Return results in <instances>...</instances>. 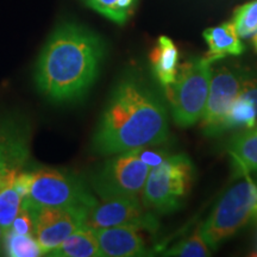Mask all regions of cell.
Listing matches in <instances>:
<instances>
[{
  "mask_svg": "<svg viewBox=\"0 0 257 257\" xmlns=\"http://www.w3.org/2000/svg\"><path fill=\"white\" fill-rule=\"evenodd\" d=\"M169 136L168 112L160 95L137 76L115 86L96 127L93 148L102 155L155 147Z\"/></svg>",
  "mask_w": 257,
  "mask_h": 257,
  "instance_id": "6da1fadb",
  "label": "cell"
},
{
  "mask_svg": "<svg viewBox=\"0 0 257 257\" xmlns=\"http://www.w3.org/2000/svg\"><path fill=\"white\" fill-rule=\"evenodd\" d=\"M102 56L104 46L95 34L76 24L61 25L38 60V88L55 101L81 98L96 79Z\"/></svg>",
  "mask_w": 257,
  "mask_h": 257,
  "instance_id": "7a4b0ae2",
  "label": "cell"
},
{
  "mask_svg": "<svg viewBox=\"0 0 257 257\" xmlns=\"http://www.w3.org/2000/svg\"><path fill=\"white\" fill-rule=\"evenodd\" d=\"M244 178L221 197L210 217L201 224L202 234L212 250L232 237L246 225L257 221V185Z\"/></svg>",
  "mask_w": 257,
  "mask_h": 257,
  "instance_id": "3957f363",
  "label": "cell"
},
{
  "mask_svg": "<svg viewBox=\"0 0 257 257\" xmlns=\"http://www.w3.org/2000/svg\"><path fill=\"white\" fill-rule=\"evenodd\" d=\"M194 166L186 154L168 155L148 174L142 202L148 210L169 213L181 206L192 188Z\"/></svg>",
  "mask_w": 257,
  "mask_h": 257,
  "instance_id": "277c9868",
  "label": "cell"
},
{
  "mask_svg": "<svg viewBox=\"0 0 257 257\" xmlns=\"http://www.w3.org/2000/svg\"><path fill=\"white\" fill-rule=\"evenodd\" d=\"M211 66L204 56L188 60L179 67L175 81L165 89L178 126H192L202 118L210 92Z\"/></svg>",
  "mask_w": 257,
  "mask_h": 257,
  "instance_id": "5b68a950",
  "label": "cell"
},
{
  "mask_svg": "<svg viewBox=\"0 0 257 257\" xmlns=\"http://www.w3.org/2000/svg\"><path fill=\"white\" fill-rule=\"evenodd\" d=\"M96 198L81 180L72 173L57 168L32 172V184L22 202L27 207H83L89 210Z\"/></svg>",
  "mask_w": 257,
  "mask_h": 257,
  "instance_id": "8992f818",
  "label": "cell"
},
{
  "mask_svg": "<svg viewBox=\"0 0 257 257\" xmlns=\"http://www.w3.org/2000/svg\"><path fill=\"white\" fill-rule=\"evenodd\" d=\"M150 169L140 157V149L114 154L93 176V188L99 198H140Z\"/></svg>",
  "mask_w": 257,
  "mask_h": 257,
  "instance_id": "52a82bcc",
  "label": "cell"
},
{
  "mask_svg": "<svg viewBox=\"0 0 257 257\" xmlns=\"http://www.w3.org/2000/svg\"><path fill=\"white\" fill-rule=\"evenodd\" d=\"M250 69L238 66H223L212 69L206 106L201 118L202 131L207 136H218L225 115L238 98Z\"/></svg>",
  "mask_w": 257,
  "mask_h": 257,
  "instance_id": "ba28073f",
  "label": "cell"
},
{
  "mask_svg": "<svg viewBox=\"0 0 257 257\" xmlns=\"http://www.w3.org/2000/svg\"><path fill=\"white\" fill-rule=\"evenodd\" d=\"M85 225L93 230L130 225L154 232L159 227V221L140 198L111 197L96 199L87 211Z\"/></svg>",
  "mask_w": 257,
  "mask_h": 257,
  "instance_id": "9c48e42d",
  "label": "cell"
},
{
  "mask_svg": "<svg viewBox=\"0 0 257 257\" xmlns=\"http://www.w3.org/2000/svg\"><path fill=\"white\" fill-rule=\"evenodd\" d=\"M28 208L34 221V237L44 255L59 248L69 236L83 226L88 211L83 207Z\"/></svg>",
  "mask_w": 257,
  "mask_h": 257,
  "instance_id": "30bf717a",
  "label": "cell"
},
{
  "mask_svg": "<svg viewBox=\"0 0 257 257\" xmlns=\"http://www.w3.org/2000/svg\"><path fill=\"white\" fill-rule=\"evenodd\" d=\"M136 226H120L95 229L100 256L105 257H136L148 255L146 242Z\"/></svg>",
  "mask_w": 257,
  "mask_h": 257,
  "instance_id": "8fae6325",
  "label": "cell"
},
{
  "mask_svg": "<svg viewBox=\"0 0 257 257\" xmlns=\"http://www.w3.org/2000/svg\"><path fill=\"white\" fill-rule=\"evenodd\" d=\"M202 36L208 48L204 57L211 63L227 56H238L244 51V44L232 22L208 28Z\"/></svg>",
  "mask_w": 257,
  "mask_h": 257,
  "instance_id": "7c38bea8",
  "label": "cell"
},
{
  "mask_svg": "<svg viewBox=\"0 0 257 257\" xmlns=\"http://www.w3.org/2000/svg\"><path fill=\"white\" fill-rule=\"evenodd\" d=\"M179 49L167 36H160L150 53V63L157 81L163 88L169 87L176 80L179 72Z\"/></svg>",
  "mask_w": 257,
  "mask_h": 257,
  "instance_id": "4fadbf2b",
  "label": "cell"
},
{
  "mask_svg": "<svg viewBox=\"0 0 257 257\" xmlns=\"http://www.w3.org/2000/svg\"><path fill=\"white\" fill-rule=\"evenodd\" d=\"M227 152L242 173L257 170V127L245 128L234 135L227 144Z\"/></svg>",
  "mask_w": 257,
  "mask_h": 257,
  "instance_id": "5bb4252c",
  "label": "cell"
},
{
  "mask_svg": "<svg viewBox=\"0 0 257 257\" xmlns=\"http://www.w3.org/2000/svg\"><path fill=\"white\" fill-rule=\"evenodd\" d=\"M54 257H98L100 256L98 238L94 230L83 226L69 236L59 248L48 253Z\"/></svg>",
  "mask_w": 257,
  "mask_h": 257,
  "instance_id": "9a60e30c",
  "label": "cell"
},
{
  "mask_svg": "<svg viewBox=\"0 0 257 257\" xmlns=\"http://www.w3.org/2000/svg\"><path fill=\"white\" fill-rule=\"evenodd\" d=\"M257 111L253 105L249 100L243 98H237L230 106L229 111L225 115L223 123H221L219 135L231 128L245 127L251 128L256 126Z\"/></svg>",
  "mask_w": 257,
  "mask_h": 257,
  "instance_id": "2e32d148",
  "label": "cell"
},
{
  "mask_svg": "<svg viewBox=\"0 0 257 257\" xmlns=\"http://www.w3.org/2000/svg\"><path fill=\"white\" fill-rule=\"evenodd\" d=\"M6 255L11 257H37L44 255L34 234L18 233L9 229L4 232Z\"/></svg>",
  "mask_w": 257,
  "mask_h": 257,
  "instance_id": "e0dca14e",
  "label": "cell"
},
{
  "mask_svg": "<svg viewBox=\"0 0 257 257\" xmlns=\"http://www.w3.org/2000/svg\"><path fill=\"white\" fill-rule=\"evenodd\" d=\"M16 180L6 181L0 188V226L8 231L21 210L23 197L15 185Z\"/></svg>",
  "mask_w": 257,
  "mask_h": 257,
  "instance_id": "ac0fdd59",
  "label": "cell"
},
{
  "mask_svg": "<svg viewBox=\"0 0 257 257\" xmlns=\"http://www.w3.org/2000/svg\"><path fill=\"white\" fill-rule=\"evenodd\" d=\"M137 0H85L89 8L117 24H124L133 15Z\"/></svg>",
  "mask_w": 257,
  "mask_h": 257,
  "instance_id": "d6986e66",
  "label": "cell"
},
{
  "mask_svg": "<svg viewBox=\"0 0 257 257\" xmlns=\"http://www.w3.org/2000/svg\"><path fill=\"white\" fill-rule=\"evenodd\" d=\"M212 249L208 245L204 234H202L201 225H199L192 236L176 243L172 248L167 250L166 256L180 257H207L211 256Z\"/></svg>",
  "mask_w": 257,
  "mask_h": 257,
  "instance_id": "ffe728a7",
  "label": "cell"
},
{
  "mask_svg": "<svg viewBox=\"0 0 257 257\" xmlns=\"http://www.w3.org/2000/svg\"><path fill=\"white\" fill-rule=\"evenodd\" d=\"M232 23L240 38L253 36L257 32V0L245 3L234 10Z\"/></svg>",
  "mask_w": 257,
  "mask_h": 257,
  "instance_id": "44dd1931",
  "label": "cell"
},
{
  "mask_svg": "<svg viewBox=\"0 0 257 257\" xmlns=\"http://www.w3.org/2000/svg\"><path fill=\"white\" fill-rule=\"evenodd\" d=\"M10 229L18 233L34 234V221H32L31 212L28 207L21 206V210L16 216Z\"/></svg>",
  "mask_w": 257,
  "mask_h": 257,
  "instance_id": "7402d4cb",
  "label": "cell"
},
{
  "mask_svg": "<svg viewBox=\"0 0 257 257\" xmlns=\"http://www.w3.org/2000/svg\"><path fill=\"white\" fill-rule=\"evenodd\" d=\"M238 96L249 100L257 111V70L250 69Z\"/></svg>",
  "mask_w": 257,
  "mask_h": 257,
  "instance_id": "603a6c76",
  "label": "cell"
},
{
  "mask_svg": "<svg viewBox=\"0 0 257 257\" xmlns=\"http://www.w3.org/2000/svg\"><path fill=\"white\" fill-rule=\"evenodd\" d=\"M153 147H147V148H141L140 149V157L142 159L143 162H146L150 168L160 165L163 160L168 156V154L163 150H156L152 149Z\"/></svg>",
  "mask_w": 257,
  "mask_h": 257,
  "instance_id": "cb8c5ba5",
  "label": "cell"
},
{
  "mask_svg": "<svg viewBox=\"0 0 257 257\" xmlns=\"http://www.w3.org/2000/svg\"><path fill=\"white\" fill-rule=\"evenodd\" d=\"M251 43H252V47H253V49H255V50H256V53H257V32H256V34L253 35V36H252Z\"/></svg>",
  "mask_w": 257,
  "mask_h": 257,
  "instance_id": "d4e9b609",
  "label": "cell"
},
{
  "mask_svg": "<svg viewBox=\"0 0 257 257\" xmlns=\"http://www.w3.org/2000/svg\"><path fill=\"white\" fill-rule=\"evenodd\" d=\"M2 239H4V230L0 226V249H2Z\"/></svg>",
  "mask_w": 257,
  "mask_h": 257,
  "instance_id": "484cf974",
  "label": "cell"
},
{
  "mask_svg": "<svg viewBox=\"0 0 257 257\" xmlns=\"http://www.w3.org/2000/svg\"><path fill=\"white\" fill-rule=\"evenodd\" d=\"M256 127H257V126H256Z\"/></svg>",
  "mask_w": 257,
  "mask_h": 257,
  "instance_id": "4316f807",
  "label": "cell"
}]
</instances>
